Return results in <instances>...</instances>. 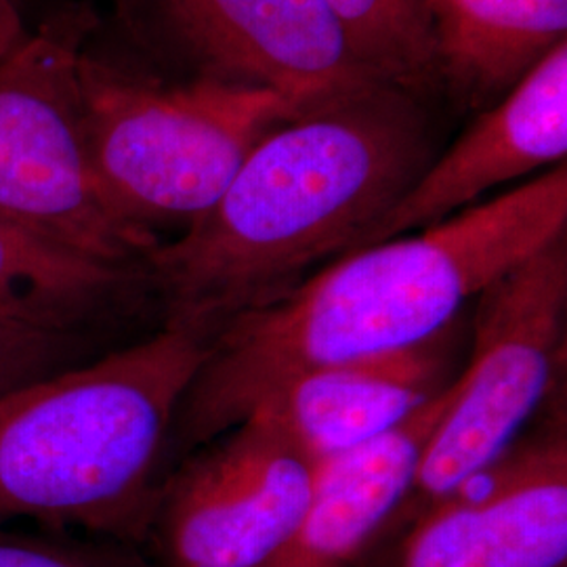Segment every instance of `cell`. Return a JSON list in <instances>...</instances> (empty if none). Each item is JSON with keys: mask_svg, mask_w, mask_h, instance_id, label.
I'll return each mask as SVG.
<instances>
[{"mask_svg": "<svg viewBox=\"0 0 567 567\" xmlns=\"http://www.w3.org/2000/svg\"><path fill=\"white\" fill-rule=\"evenodd\" d=\"M566 229L561 163L440 224L337 257L213 337L175 416L179 444L217 440L309 370L444 334L465 305Z\"/></svg>", "mask_w": 567, "mask_h": 567, "instance_id": "6da1fadb", "label": "cell"}, {"mask_svg": "<svg viewBox=\"0 0 567 567\" xmlns=\"http://www.w3.org/2000/svg\"><path fill=\"white\" fill-rule=\"evenodd\" d=\"M429 163L425 122L393 84L284 122L179 240L147 257L164 324L215 337L280 299L313 265L355 250Z\"/></svg>", "mask_w": 567, "mask_h": 567, "instance_id": "7a4b0ae2", "label": "cell"}, {"mask_svg": "<svg viewBox=\"0 0 567 567\" xmlns=\"http://www.w3.org/2000/svg\"><path fill=\"white\" fill-rule=\"evenodd\" d=\"M210 341L203 330L164 324L0 395V526L147 536L164 447Z\"/></svg>", "mask_w": 567, "mask_h": 567, "instance_id": "3957f363", "label": "cell"}, {"mask_svg": "<svg viewBox=\"0 0 567 567\" xmlns=\"http://www.w3.org/2000/svg\"><path fill=\"white\" fill-rule=\"evenodd\" d=\"M79 82L97 183L124 219L152 231L203 217L252 147L307 112L264 86L213 76L166 84L89 53Z\"/></svg>", "mask_w": 567, "mask_h": 567, "instance_id": "277c9868", "label": "cell"}, {"mask_svg": "<svg viewBox=\"0 0 567 567\" xmlns=\"http://www.w3.org/2000/svg\"><path fill=\"white\" fill-rule=\"evenodd\" d=\"M89 30L84 9H65L0 60V219L97 264L143 269L158 236L107 203L86 150Z\"/></svg>", "mask_w": 567, "mask_h": 567, "instance_id": "5b68a950", "label": "cell"}, {"mask_svg": "<svg viewBox=\"0 0 567 567\" xmlns=\"http://www.w3.org/2000/svg\"><path fill=\"white\" fill-rule=\"evenodd\" d=\"M473 305L471 358L452 381L400 508H412V517L496 463L545 404L566 347V236L489 284Z\"/></svg>", "mask_w": 567, "mask_h": 567, "instance_id": "8992f818", "label": "cell"}, {"mask_svg": "<svg viewBox=\"0 0 567 567\" xmlns=\"http://www.w3.org/2000/svg\"><path fill=\"white\" fill-rule=\"evenodd\" d=\"M221 435L161 486L150 532L163 567H259L313 496L322 466L278 429L246 416Z\"/></svg>", "mask_w": 567, "mask_h": 567, "instance_id": "52a82bcc", "label": "cell"}, {"mask_svg": "<svg viewBox=\"0 0 567 567\" xmlns=\"http://www.w3.org/2000/svg\"><path fill=\"white\" fill-rule=\"evenodd\" d=\"M564 412L412 517L393 567H566Z\"/></svg>", "mask_w": 567, "mask_h": 567, "instance_id": "ba28073f", "label": "cell"}, {"mask_svg": "<svg viewBox=\"0 0 567 567\" xmlns=\"http://www.w3.org/2000/svg\"><path fill=\"white\" fill-rule=\"evenodd\" d=\"M200 76L271 89L311 110L386 84L368 70L326 0H145Z\"/></svg>", "mask_w": 567, "mask_h": 567, "instance_id": "9c48e42d", "label": "cell"}, {"mask_svg": "<svg viewBox=\"0 0 567 567\" xmlns=\"http://www.w3.org/2000/svg\"><path fill=\"white\" fill-rule=\"evenodd\" d=\"M566 156L567 42H561L426 164L355 250L440 224L501 185L566 163Z\"/></svg>", "mask_w": 567, "mask_h": 567, "instance_id": "30bf717a", "label": "cell"}, {"mask_svg": "<svg viewBox=\"0 0 567 567\" xmlns=\"http://www.w3.org/2000/svg\"><path fill=\"white\" fill-rule=\"evenodd\" d=\"M447 370L446 330L402 351L309 370L267 393L246 416L278 429L322 466L404 425L452 383Z\"/></svg>", "mask_w": 567, "mask_h": 567, "instance_id": "8fae6325", "label": "cell"}, {"mask_svg": "<svg viewBox=\"0 0 567 567\" xmlns=\"http://www.w3.org/2000/svg\"><path fill=\"white\" fill-rule=\"evenodd\" d=\"M450 398L452 383L385 437L322 465L301 519L259 567L351 566L404 505Z\"/></svg>", "mask_w": 567, "mask_h": 567, "instance_id": "7c38bea8", "label": "cell"}, {"mask_svg": "<svg viewBox=\"0 0 567 567\" xmlns=\"http://www.w3.org/2000/svg\"><path fill=\"white\" fill-rule=\"evenodd\" d=\"M429 18L435 70L473 107L567 42V0H440Z\"/></svg>", "mask_w": 567, "mask_h": 567, "instance_id": "4fadbf2b", "label": "cell"}, {"mask_svg": "<svg viewBox=\"0 0 567 567\" xmlns=\"http://www.w3.org/2000/svg\"><path fill=\"white\" fill-rule=\"evenodd\" d=\"M145 288V269L97 264L0 219V316L102 330Z\"/></svg>", "mask_w": 567, "mask_h": 567, "instance_id": "5bb4252c", "label": "cell"}, {"mask_svg": "<svg viewBox=\"0 0 567 567\" xmlns=\"http://www.w3.org/2000/svg\"><path fill=\"white\" fill-rule=\"evenodd\" d=\"M358 60L400 89L423 86L435 70L431 20L419 0H326Z\"/></svg>", "mask_w": 567, "mask_h": 567, "instance_id": "9a60e30c", "label": "cell"}, {"mask_svg": "<svg viewBox=\"0 0 567 567\" xmlns=\"http://www.w3.org/2000/svg\"><path fill=\"white\" fill-rule=\"evenodd\" d=\"M97 332L0 316V395L93 360Z\"/></svg>", "mask_w": 567, "mask_h": 567, "instance_id": "2e32d148", "label": "cell"}, {"mask_svg": "<svg viewBox=\"0 0 567 567\" xmlns=\"http://www.w3.org/2000/svg\"><path fill=\"white\" fill-rule=\"evenodd\" d=\"M0 567H163L61 529L0 526Z\"/></svg>", "mask_w": 567, "mask_h": 567, "instance_id": "e0dca14e", "label": "cell"}, {"mask_svg": "<svg viewBox=\"0 0 567 567\" xmlns=\"http://www.w3.org/2000/svg\"><path fill=\"white\" fill-rule=\"evenodd\" d=\"M28 37L16 0H0V60L7 58Z\"/></svg>", "mask_w": 567, "mask_h": 567, "instance_id": "ac0fdd59", "label": "cell"}, {"mask_svg": "<svg viewBox=\"0 0 567 567\" xmlns=\"http://www.w3.org/2000/svg\"><path fill=\"white\" fill-rule=\"evenodd\" d=\"M419 2H421V7L425 9L426 16H429V13L433 11V7H435L440 0H419ZM429 20H431V18H429Z\"/></svg>", "mask_w": 567, "mask_h": 567, "instance_id": "d6986e66", "label": "cell"}, {"mask_svg": "<svg viewBox=\"0 0 567 567\" xmlns=\"http://www.w3.org/2000/svg\"><path fill=\"white\" fill-rule=\"evenodd\" d=\"M16 2H18V7H20V9H21V4H23V2H25V0H16Z\"/></svg>", "mask_w": 567, "mask_h": 567, "instance_id": "ffe728a7", "label": "cell"}]
</instances>
